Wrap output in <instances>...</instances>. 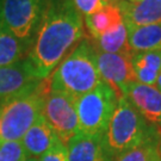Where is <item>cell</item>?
Returning a JSON list of instances; mask_svg holds the SVG:
<instances>
[{"mask_svg": "<svg viewBox=\"0 0 161 161\" xmlns=\"http://www.w3.org/2000/svg\"><path fill=\"white\" fill-rule=\"evenodd\" d=\"M38 161H68L67 146L60 141L43 155H41L38 158Z\"/></svg>", "mask_w": 161, "mask_h": 161, "instance_id": "cell-22", "label": "cell"}, {"mask_svg": "<svg viewBox=\"0 0 161 161\" xmlns=\"http://www.w3.org/2000/svg\"><path fill=\"white\" fill-rule=\"evenodd\" d=\"M125 1H128V3H136L138 0H125Z\"/></svg>", "mask_w": 161, "mask_h": 161, "instance_id": "cell-26", "label": "cell"}, {"mask_svg": "<svg viewBox=\"0 0 161 161\" xmlns=\"http://www.w3.org/2000/svg\"><path fill=\"white\" fill-rule=\"evenodd\" d=\"M42 115L55 131L58 140L67 146L80 132L75 109V98L62 92L49 91L44 97Z\"/></svg>", "mask_w": 161, "mask_h": 161, "instance_id": "cell-7", "label": "cell"}, {"mask_svg": "<svg viewBox=\"0 0 161 161\" xmlns=\"http://www.w3.org/2000/svg\"><path fill=\"white\" fill-rule=\"evenodd\" d=\"M48 81L49 91L66 93L75 99L97 87L102 78L92 40L84 37L48 76Z\"/></svg>", "mask_w": 161, "mask_h": 161, "instance_id": "cell-2", "label": "cell"}, {"mask_svg": "<svg viewBox=\"0 0 161 161\" xmlns=\"http://www.w3.org/2000/svg\"><path fill=\"white\" fill-rule=\"evenodd\" d=\"M124 22L121 7L117 3H110L90 16L84 17L85 30L91 40H97L102 35Z\"/></svg>", "mask_w": 161, "mask_h": 161, "instance_id": "cell-14", "label": "cell"}, {"mask_svg": "<svg viewBox=\"0 0 161 161\" xmlns=\"http://www.w3.org/2000/svg\"><path fill=\"white\" fill-rule=\"evenodd\" d=\"M23 161H38V159H37V158H31V156H28V158Z\"/></svg>", "mask_w": 161, "mask_h": 161, "instance_id": "cell-25", "label": "cell"}, {"mask_svg": "<svg viewBox=\"0 0 161 161\" xmlns=\"http://www.w3.org/2000/svg\"><path fill=\"white\" fill-rule=\"evenodd\" d=\"M1 109H3V105H0V116H1Z\"/></svg>", "mask_w": 161, "mask_h": 161, "instance_id": "cell-28", "label": "cell"}, {"mask_svg": "<svg viewBox=\"0 0 161 161\" xmlns=\"http://www.w3.org/2000/svg\"><path fill=\"white\" fill-rule=\"evenodd\" d=\"M84 37V17L69 0H48L40 29L26 58L41 79L50 76Z\"/></svg>", "mask_w": 161, "mask_h": 161, "instance_id": "cell-1", "label": "cell"}, {"mask_svg": "<svg viewBox=\"0 0 161 161\" xmlns=\"http://www.w3.org/2000/svg\"><path fill=\"white\" fill-rule=\"evenodd\" d=\"M68 161H115L104 141V134L79 132L67 143Z\"/></svg>", "mask_w": 161, "mask_h": 161, "instance_id": "cell-11", "label": "cell"}, {"mask_svg": "<svg viewBox=\"0 0 161 161\" xmlns=\"http://www.w3.org/2000/svg\"><path fill=\"white\" fill-rule=\"evenodd\" d=\"M155 86L161 91V72H160V74H159V76H158V80H156V82H155Z\"/></svg>", "mask_w": 161, "mask_h": 161, "instance_id": "cell-24", "label": "cell"}, {"mask_svg": "<svg viewBox=\"0 0 161 161\" xmlns=\"http://www.w3.org/2000/svg\"><path fill=\"white\" fill-rule=\"evenodd\" d=\"M128 44L131 53L161 49V23L128 28Z\"/></svg>", "mask_w": 161, "mask_h": 161, "instance_id": "cell-16", "label": "cell"}, {"mask_svg": "<svg viewBox=\"0 0 161 161\" xmlns=\"http://www.w3.org/2000/svg\"><path fill=\"white\" fill-rule=\"evenodd\" d=\"M49 92L48 78L32 91L12 98L3 105L0 116V143L20 141L42 115L44 97Z\"/></svg>", "mask_w": 161, "mask_h": 161, "instance_id": "cell-4", "label": "cell"}, {"mask_svg": "<svg viewBox=\"0 0 161 161\" xmlns=\"http://www.w3.org/2000/svg\"><path fill=\"white\" fill-rule=\"evenodd\" d=\"M108 1H109V3H118L119 0H108Z\"/></svg>", "mask_w": 161, "mask_h": 161, "instance_id": "cell-27", "label": "cell"}, {"mask_svg": "<svg viewBox=\"0 0 161 161\" xmlns=\"http://www.w3.org/2000/svg\"><path fill=\"white\" fill-rule=\"evenodd\" d=\"M69 1L82 17L90 16L105 5L110 4L108 0H69Z\"/></svg>", "mask_w": 161, "mask_h": 161, "instance_id": "cell-21", "label": "cell"}, {"mask_svg": "<svg viewBox=\"0 0 161 161\" xmlns=\"http://www.w3.org/2000/svg\"><path fill=\"white\" fill-rule=\"evenodd\" d=\"M48 0H0V24L32 46Z\"/></svg>", "mask_w": 161, "mask_h": 161, "instance_id": "cell-6", "label": "cell"}, {"mask_svg": "<svg viewBox=\"0 0 161 161\" xmlns=\"http://www.w3.org/2000/svg\"><path fill=\"white\" fill-rule=\"evenodd\" d=\"M20 142L28 156L38 159L41 155H43L46 152L60 142V140L43 115H41L29 130L25 132Z\"/></svg>", "mask_w": 161, "mask_h": 161, "instance_id": "cell-12", "label": "cell"}, {"mask_svg": "<svg viewBox=\"0 0 161 161\" xmlns=\"http://www.w3.org/2000/svg\"><path fill=\"white\" fill-rule=\"evenodd\" d=\"M119 96L112 87L102 81L92 91L75 99V109L82 134H104L115 112Z\"/></svg>", "mask_w": 161, "mask_h": 161, "instance_id": "cell-5", "label": "cell"}, {"mask_svg": "<svg viewBox=\"0 0 161 161\" xmlns=\"http://www.w3.org/2000/svg\"><path fill=\"white\" fill-rule=\"evenodd\" d=\"M28 158L20 141L0 143V161H23Z\"/></svg>", "mask_w": 161, "mask_h": 161, "instance_id": "cell-20", "label": "cell"}, {"mask_svg": "<svg viewBox=\"0 0 161 161\" xmlns=\"http://www.w3.org/2000/svg\"><path fill=\"white\" fill-rule=\"evenodd\" d=\"M130 60L135 81L155 86L161 72V49L131 53Z\"/></svg>", "mask_w": 161, "mask_h": 161, "instance_id": "cell-15", "label": "cell"}, {"mask_svg": "<svg viewBox=\"0 0 161 161\" xmlns=\"http://www.w3.org/2000/svg\"><path fill=\"white\" fill-rule=\"evenodd\" d=\"M115 161H161L158 136L149 138L136 148L125 152Z\"/></svg>", "mask_w": 161, "mask_h": 161, "instance_id": "cell-19", "label": "cell"}, {"mask_svg": "<svg viewBox=\"0 0 161 161\" xmlns=\"http://www.w3.org/2000/svg\"><path fill=\"white\" fill-rule=\"evenodd\" d=\"M42 80L28 58L11 66L0 67V105L35 90Z\"/></svg>", "mask_w": 161, "mask_h": 161, "instance_id": "cell-8", "label": "cell"}, {"mask_svg": "<svg viewBox=\"0 0 161 161\" xmlns=\"http://www.w3.org/2000/svg\"><path fill=\"white\" fill-rule=\"evenodd\" d=\"M130 58L131 54H110L97 50V68L102 81L112 87L119 97L125 87L135 81Z\"/></svg>", "mask_w": 161, "mask_h": 161, "instance_id": "cell-9", "label": "cell"}, {"mask_svg": "<svg viewBox=\"0 0 161 161\" xmlns=\"http://www.w3.org/2000/svg\"><path fill=\"white\" fill-rule=\"evenodd\" d=\"M31 46L20 41L0 24V67L17 64L28 56Z\"/></svg>", "mask_w": 161, "mask_h": 161, "instance_id": "cell-17", "label": "cell"}, {"mask_svg": "<svg viewBox=\"0 0 161 161\" xmlns=\"http://www.w3.org/2000/svg\"><path fill=\"white\" fill-rule=\"evenodd\" d=\"M158 144H159V149L161 153V125L158 127Z\"/></svg>", "mask_w": 161, "mask_h": 161, "instance_id": "cell-23", "label": "cell"}, {"mask_svg": "<svg viewBox=\"0 0 161 161\" xmlns=\"http://www.w3.org/2000/svg\"><path fill=\"white\" fill-rule=\"evenodd\" d=\"M122 97L127 98L146 122L158 129L161 125V91L153 85H144L138 81H131Z\"/></svg>", "mask_w": 161, "mask_h": 161, "instance_id": "cell-10", "label": "cell"}, {"mask_svg": "<svg viewBox=\"0 0 161 161\" xmlns=\"http://www.w3.org/2000/svg\"><path fill=\"white\" fill-rule=\"evenodd\" d=\"M158 136V129L149 125L137 110L119 97L117 108L104 132V141L115 160L128 150Z\"/></svg>", "mask_w": 161, "mask_h": 161, "instance_id": "cell-3", "label": "cell"}, {"mask_svg": "<svg viewBox=\"0 0 161 161\" xmlns=\"http://www.w3.org/2000/svg\"><path fill=\"white\" fill-rule=\"evenodd\" d=\"M117 4L127 28L161 23V0H138L136 3L119 0Z\"/></svg>", "mask_w": 161, "mask_h": 161, "instance_id": "cell-13", "label": "cell"}, {"mask_svg": "<svg viewBox=\"0 0 161 161\" xmlns=\"http://www.w3.org/2000/svg\"><path fill=\"white\" fill-rule=\"evenodd\" d=\"M93 46L98 52L110 54H131L128 44V28L124 22L93 41Z\"/></svg>", "mask_w": 161, "mask_h": 161, "instance_id": "cell-18", "label": "cell"}]
</instances>
